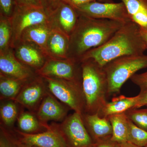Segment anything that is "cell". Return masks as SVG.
I'll return each mask as SVG.
<instances>
[{
    "label": "cell",
    "mask_w": 147,
    "mask_h": 147,
    "mask_svg": "<svg viewBox=\"0 0 147 147\" xmlns=\"http://www.w3.org/2000/svg\"><path fill=\"white\" fill-rule=\"evenodd\" d=\"M125 24L79 14L76 26L69 38L68 52L70 59L81 61L86 53L105 44Z\"/></svg>",
    "instance_id": "obj_1"
},
{
    "label": "cell",
    "mask_w": 147,
    "mask_h": 147,
    "mask_svg": "<svg viewBox=\"0 0 147 147\" xmlns=\"http://www.w3.org/2000/svg\"><path fill=\"white\" fill-rule=\"evenodd\" d=\"M146 50L140 27L130 21L124 24L105 44L86 53L81 61L92 59L103 67L111 61L121 57L144 55Z\"/></svg>",
    "instance_id": "obj_2"
},
{
    "label": "cell",
    "mask_w": 147,
    "mask_h": 147,
    "mask_svg": "<svg viewBox=\"0 0 147 147\" xmlns=\"http://www.w3.org/2000/svg\"><path fill=\"white\" fill-rule=\"evenodd\" d=\"M81 62L82 86L85 100L84 113L98 114L107 102L108 83L106 74L103 67L92 59Z\"/></svg>",
    "instance_id": "obj_3"
},
{
    "label": "cell",
    "mask_w": 147,
    "mask_h": 147,
    "mask_svg": "<svg viewBox=\"0 0 147 147\" xmlns=\"http://www.w3.org/2000/svg\"><path fill=\"white\" fill-rule=\"evenodd\" d=\"M147 67V55L127 56L111 61L103 68L107 76L108 95L119 93L123 85L137 71Z\"/></svg>",
    "instance_id": "obj_4"
},
{
    "label": "cell",
    "mask_w": 147,
    "mask_h": 147,
    "mask_svg": "<svg viewBox=\"0 0 147 147\" xmlns=\"http://www.w3.org/2000/svg\"><path fill=\"white\" fill-rule=\"evenodd\" d=\"M48 91L74 112L83 115L85 100L82 82L44 77Z\"/></svg>",
    "instance_id": "obj_5"
},
{
    "label": "cell",
    "mask_w": 147,
    "mask_h": 147,
    "mask_svg": "<svg viewBox=\"0 0 147 147\" xmlns=\"http://www.w3.org/2000/svg\"><path fill=\"white\" fill-rule=\"evenodd\" d=\"M50 125L60 133L68 147H92L94 144L79 113L74 112L61 123H53Z\"/></svg>",
    "instance_id": "obj_6"
},
{
    "label": "cell",
    "mask_w": 147,
    "mask_h": 147,
    "mask_svg": "<svg viewBox=\"0 0 147 147\" xmlns=\"http://www.w3.org/2000/svg\"><path fill=\"white\" fill-rule=\"evenodd\" d=\"M80 15L98 19H106L125 23L131 21L124 4L91 2L74 8Z\"/></svg>",
    "instance_id": "obj_7"
},
{
    "label": "cell",
    "mask_w": 147,
    "mask_h": 147,
    "mask_svg": "<svg viewBox=\"0 0 147 147\" xmlns=\"http://www.w3.org/2000/svg\"><path fill=\"white\" fill-rule=\"evenodd\" d=\"M80 61L70 59L67 61L50 60L38 69V73L44 77H53L74 82H82Z\"/></svg>",
    "instance_id": "obj_8"
},
{
    "label": "cell",
    "mask_w": 147,
    "mask_h": 147,
    "mask_svg": "<svg viewBox=\"0 0 147 147\" xmlns=\"http://www.w3.org/2000/svg\"><path fill=\"white\" fill-rule=\"evenodd\" d=\"M13 133L23 144L35 147H68L60 133L50 125L47 130L36 133L28 134L14 129Z\"/></svg>",
    "instance_id": "obj_9"
},
{
    "label": "cell",
    "mask_w": 147,
    "mask_h": 147,
    "mask_svg": "<svg viewBox=\"0 0 147 147\" xmlns=\"http://www.w3.org/2000/svg\"><path fill=\"white\" fill-rule=\"evenodd\" d=\"M69 109L48 91L35 114L40 121L46 125L50 121H62L67 117Z\"/></svg>",
    "instance_id": "obj_10"
},
{
    "label": "cell",
    "mask_w": 147,
    "mask_h": 147,
    "mask_svg": "<svg viewBox=\"0 0 147 147\" xmlns=\"http://www.w3.org/2000/svg\"><path fill=\"white\" fill-rule=\"evenodd\" d=\"M47 92V87L42 82L35 81L24 85L12 100L35 113Z\"/></svg>",
    "instance_id": "obj_11"
},
{
    "label": "cell",
    "mask_w": 147,
    "mask_h": 147,
    "mask_svg": "<svg viewBox=\"0 0 147 147\" xmlns=\"http://www.w3.org/2000/svg\"><path fill=\"white\" fill-rule=\"evenodd\" d=\"M47 16L42 7H19L17 6L14 19L17 22L16 32L21 34L31 27L43 24Z\"/></svg>",
    "instance_id": "obj_12"
},
{
    "label": "cell",
    "mask_w": 147,
    "mask_h": 147,
    "mask_svg": "<svg viewBox=\"0 0 147 147\" xmlns=\"http://www.w3.org/2000/svg\"><path fill=\"white\" fill-rule=\"evenodd\" d=\"M82 117L85 126L94 142L111 137L113 130L108 118L101 117L98 113H84Z\"/></svg>",
    "instance_id": "obj_13"
},
{
    "label": "cell",
    "mask_w": 147,
    "mask_h": 147,
    "mask_svg": "<svg viewBox=\"0 0 147 147\" xmlns=\"http://www.w3.org/2000/svg\"><path fill=\"white\" fill-rule=\"evenodd\" d=\"M56 5L54 11L61 26L67 34L71 35L76 26L79 14L73 7L61 1Z\"/></svg>",
    "instance_id": "obj_14"
},
{
    "label": "cell",
    "mask_w": 147,
    "mask_h": 147,
    "mask_svg": "<svg viewBox=\"0 0 147 147\" xmlns=\"http://www.w3.org/2000/svg\"><path fill=\"white\" fill-rule=\"evenodd\" d=\"M0 69L1 73L5 76L24 82L26 81L31 75L30 70L10 54L1 55Z\"/></svg>",
    "instance_id": "obj_15"
},
{
    "label": "cell",
    "mask_w": 147,
    "mask_h": 147,
    "mask_svg": "<svg viewBox=\"0 0 147 147\" xmlns=\"http://www.w3.org/2000/svg\"><path fill=\"white\" fill-rule=\"evenodd\" d=\"M138 96L127 97L121 95L113 98L110 102H107L98 113L101 117H108L112 115L125 113L127 111L136 108Z\"/></svg>",
    "instance_id": "obj_16"
},
{
    "label": "cell",
    "mask_w": 147,
    "mask_h": 147,
    "mask_svg": "<svg viewBox=\"0 0 147 147\" xmlns=\"http://www.w3.org/2000/svg\"><path fill=\"white\" fill-rule=\"evenodd\" d=\"M126 7L129 19L142 30L147 31V0H121Z\"/></svg>",
    "instance_id": "obj_17"
},
{
    "label": "cell",
    "mask_w": 147,
    "mask_h": 147,
    "mask_svg": "<svg viewBox=\"0 0 147 147\" xmlns=\"http://www.w3.org/2000/svg\"><path fill=\"white\" fill-rule=\"evenodd\" d=\"M18 129L24 133L36 134L47 130L48 124L41 123L35 113L22 112L17 119Z\"/></svg>",
    "instance_id": "obj_18"
},
{
    "label": "cell",
    "mask_w": 147,
    "mask_h": 147,
    "mask_svg": "<svg viewBox=\"0 0 147 147\" xmlns=\"http://www.w3.org/2000/svg\"><path fill=\"white\" fill-rule=\"evenodd\" d=\"M107 118L113 130L111 140L119 144L127 142L129 119L125 113L112 115Z\"/></svg>",
    "instance_id": "obj_19"
},
{
    "label": "cell",
    "mask_w": 147,
    "mask_h": 147,
    "mask_svg": "<svg viewBox=\"0 0 147 147\" xmlns=\"http://www.w3.org/2000/svg\"><path fill=\"white\" fill-rule=\"evenodd\" d=\"M25 82L1 75L0 80L1 100H13L20 92Z\"/></svg>",
    "instance_id": "obj_20"
},
{
    "label": "cell",
    "mask_w": 147,
    "mask_h": 147,
    "mask_svg": "<svg viewBox=\"0 0 147 147\" xmlns=\"http://www.w3.org/2000/svg\"><path fill=\"white\" fill-rule=\"evenodd\" d=\"M6 100L1 103L0 107L1 126L10 129L17 120L19 114L18 103L12 100Z\"/></svg>",
    "instance_id": "obj_21"
},
{
    "label": "cell",
    "mask_w": 147,
    "mask_h": 147,
    "mask_svg": "<svg viewBox=\"0 0 147 147\" xmlns=\"http://www.w3.org/2000/svg\"><path fill=\"white\" fill-rule=\"evenodd\" d=\"M18 57L28 65L38 68L42 67L43 60L38 51L33 47L24 45L18 48Z\"/></svg>",
    "instance_id": "obj_22"
},
{
    "label": "cell",
    "mask_w": 147,
    "mask_h": 147,
    "mask_svg": "<svg viewBox=\"0 0 147 147\" xmlns=\"http://www.w3.org/2000/svg\"><path fill=\"white\" fill-rule=\"evenodd\" d=\"M69 39L67 37H64L57 32L50 34L48 39V45L50 51L54 55L59 57H63L68 52Z\"/></svg>",
    "instance_id": "obj_23"
},
{
    "label": "cell",
    "mask_w": 147,
    "mask_h": 147,
    "mask_svg": "<svg viewBox=\"0 0 147 147\" xmlns=\"http://www.w3.org/2000/svg\"><path fill=\"white\" fill-rule=\"evenodd\" d=\"M27 39L32 41L40 47L46 45L50 36V32L47 27L43 24L31 27L26 30Z\"/></svg>",
    "instance_id": "obj_24"
},
{
    "label": "cell",
    "mask_w": 147,
    "mask_h": 147,
    "mask_svg": "<svg viewBox=\"0 0 147 147\" xmlns=\"http://www.w3.org/2000/svg\"><path fill=\"white\" fill-rule=\"evenodd\" d=\"M127 142L142 147L147 145V131L138 127L129 119Z\"/></svg>",
    "instance_id": "obj_25"
},
{
    "label": "cell",
    "mask_w": 147,
    "mask_h": 147,
    "mask_svg": "<svg viewBox=\"0 0 147 147\" xmlns=\"http://www.w3.org/2000/svg\"><path fill=\"white\" fill-rule=\"evenodd\" d=\"M125 114L129 119L135 125L147 131V108H131L127 111Z\"/></svg>",
    "instance_id": "obj_26"
},
{
    "label": "cell",
    "mask_w": 147,
    "mask_h": 147,
    "mask_svg": "<svg viewBox=\"0 0 147 147\" xmlns=\"http://www.w3.org/2000/svg\"><path fill=\"white\" fill-rule=\"evenodd\" d=\"M0 147H17L11 130L1 126Z\"/></svg>",
    "instance_id": "obj_27"
},
{
    "label": "cell",
    "mask_w": 147,
    "mask_h": 147,
    "mask_svg": "<svg viewBox=\"0 0 147 147\" xmlns=\"http://www.w3.org/2000/svg\"><path fill=\"white\" fill-rule=\"evenodd\" d=\"M10 28L6 21L1 20L0 24V48L1 50L7 45L10 36Z\"/></svg>",
    "instance_id": "obj_28"
},
{
    "label": "cell",
    "mask_w": 147,
    "mask_h": 147,
    "mask_svg": "<svg viewBox=\"0 0 147 147\" xmlns=\"http://www.w3.org/2000/svg\"><path fill=\"white\" fill-rule=\"evenodd\" d=\"M131 82L140 88V91L147 90V71L142 74H135L130 78Z\"/></svg>",
    "instance_id": "obj_29"
},
{
    "label": "cell",
    "mask_w": 147,
    "mask_h": 147,
    "mask_svg": "<svg viewBox=\"0 0 147 147\" xmlns=\"http://www.w3.org/2000/svg\"><path fill=\"white\" fill-rule=\"evenodd\" d=\"M19 7H42V0H15Z\"/></svg>",
    "instance_id": "obj_30"
},
{
    "label": "cell",
    "mask_w": 147,
    "mask_h": 147,
    "mask_svg": "<svg viewBox=\"0 0 147 147\" xmlns=\"http://www.w3.org/2000/svg\"><path fill=\"white\" fill-rule=\"evenodd\" d=\"M119 144L113 142L110 137L94 142L92 147H119Z\"/></svg>",
    "instance_id": "obj_31"
},
{
    "label": "cell",
    "mask_w": 147,
    "mask_h": 147,
    "mask_svg": "<svg viewBox=\"0 0 147 147\" xmlns=\"http://www.w3.org/2000/svg\"><path fill=\"white\" fill-rule=\"evenodd\" d=\"M1 9L6 15H9L11 12L12 8V0H0Z\"/></svg>",
    "instance_id": "obj_32"
},
{
    "label": "cell",
    "mask_w": 147,
    "mask_h": 147,
    "mask_svg": "<svg viewBox=\"0 0 147 147\" xmlns=\"http://www.w3.org/2000/svg\"><path fill=\"white\" fill-rule=\"evenodd\" d=\"M138 96V101L135 108H140L142 106H147V90L140 91Z\"/></svg>",
    "instance_id": "obj_33"
},
{
    "label": "cell",
    "mask_w": 147,
    "mask_h": 147,
    "mask_svg": "<svg viewBox=\"0 0 147 147\" xmlns=\"http://www.w3.org/2000/svg\"><path fill=\"white\" fill-rule=\"evenodd\" d=\"M69 5L73 7L74 8L86 4L91 2L97 1L96 0H61Z\"/></svg>",
    "instance_id": "obj_34"
},
{
    "label": "cell",
    "mask_w": 147,
    "mask_h": 147,
    "mask_svg": "<svg viewBox=\"0 0 147 147\" xmlns=\"http://www.w3.org/2000/svg\"><path fill=\"white\" fill-rule=\"evenodd\" d=\"M11 131L12 134H13L14 142H15V144H16L17 147H35L31 146H28V145L25 144L21 143V142H20V141L17 139V138H16V136H15V134L13 133L12 130L11 131Z\"/></svg>",
    "instance_id": "obj_35"
},
{
    "label": "cell",
    "mask_w": 147,
    "mask_h": 147,
    "mask_svg": "<svg viewBox=\"0 0 147 147\" xmlns=\"http://www.w3.org/2000/svg\"><path fill=\"white\" fill-rule=\"evenodd\" d=\"M119 147H142L138 146L136 145L130 143L128 142H123V143H121L119 144Z\"/></svg>",
    "instance_id": "obj_36"
},
{
    "label": "cell",
    "mask_w": 147,
    "mask_h": 147,
    "mask_svg": "<svg viewBox=\"0 0 147 147\" xmlns=\"http://www.w3.org/2000/svg\"><path fill=\"white\" fill-rule=\"evenodd\" d=\"M141 32L143 39L144 40L145 43H146V45L147 48V31H145L142 30H141Z\"/></svg>",
    "instance_id": "obj_37"
},
{
    "label": "cell",
    "mask_w": 147,
    "mask_h": 147,
    "mask_svg": "<svg viewBox=\"0 0 147 147\" xmlns=\"http://www.w3.org/2000/svg\"><path fill=\"white\" fill-rule=\"evenodd\" d=\"M46 1H49L50 3H52L54 5L57 3L61 1V0H46Z\"/></svg>",
    "instance_id": "obj_38"
},
{
    "label": "cell",
    "mask_w": 147,
    "mask_h": 147,
    "mask_svg": "<svg viewBox=\"0 0 147 147\" xmlns=\"http://www.w3.org/2000/svg\"><path fill=\"white\" fill-rule=\"evenodd\" d=\"M96 1L102 3H113V0H96Z\"/></svg>",
    "instance_id": "obj_39"
},
{
    "label": "cell",
    "mask_w": 147,
    "mask_h": 147,
    "mask_svg": "<svg viewBox=\"0 0 147 147\" xmlns=\"http://www.w3.org/2000/svg\"><path fill=\"white\" fill-rule=\"evenodd\" d=\"M147 147V146H146V147Z\"/></svg>",
    "instance_id": "obj_40"
}]
</instances>
